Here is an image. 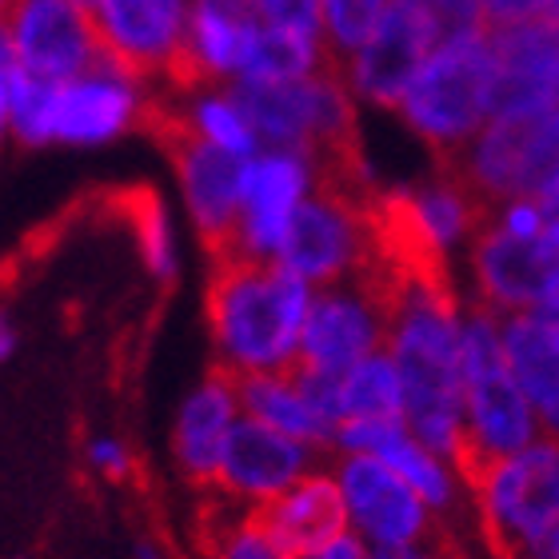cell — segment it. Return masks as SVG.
<instances>
[{"mask_svg": "<svg viewBox=\"0 0 559 559\" xmlns=\"http://www.w3.org/2000/svg\"><path fill=\"white\" fill-rule=\"evenodd\" d=\"M380 260V257H376ZM388 280V344L404 380V424L431 452L452 460L464 440V368H460V296L455 284L392 272Z\"/></svg>", "mask_w": 559, "mask_h": 559, "instance_id": "obj_1", "label": "cell"}, {"mask_svg": "<svg viewBox=\"0 0 559 559\" xmlns=\"http://www.w3.org/2000/svg\"><path fill=\"white\" fill-rule=\"evenodd\" d=\"M312 296V284L280 269L276 260L216 257V272L209 284L216 368H224L228 376L296 368Z\"/></svg>", "mask_w": 559, "mask_h": 559, "instance_id": "obj_2", "label": "cell"}, {"mask_svg": "<svg viewBox=\"0 0 559 559\" xmlns=\"http://www.w3.org/2000/svg\"><path fill=\"white\" fill-rule=\"evenodd\" d=\"M460 368H464V440L455 448L452 464L524 452L527 443L544 436L532 400L515 384L503 356L500 312L484 308L479 300L464 312Z\"/></svg>", "mask_w": 559, "mask_h": 559, "instance_id": "obj_3", "label": "cell"}, {"mask_svg": "<svg viewBox=\"0 0 559 559\" xmlns=\"http://www.w3.org/2000/svg\"><path fill=\"white\" fill-rule=\"evenodd\" d=\"M455 467L467 484L491 559L532 556L544 527L559 515V440L539 436L524 452L467 460Z\"/></svg>", "mask_w": 559, "mask_h": 559, "instance_id": "obj_4", "label": "cell"}, {"mask_svg": "<svg viewBox=\"0 0 559 559\" xmlns=\"http://www.w3.org/2000/svg\"><path fill=\"white\" fill-rule=\"evenodd\" d=\"M491 81L496 57L488 33L448 40L424 60L396 112L443 164L491 120Z\"/></svg>", "mask_w": 559, "mask_h": 559, "instance_id": "obj_5", "label": "cell"}, {"mask_svg": "<svg viewBox=\"0 0 559 559\" xmlns=\"http://www.w3.org/2000/svg\"><path fill=\"white\" fill-rule=\"evenodd\" d=\"M372 197L376 192H352L320 180V188L296 212L276 264L312 288L364 276L376 264Z\"/></svg>", "mask_w": 559, "mask_h": 559, "instance_id": "obj_6", "label": "cell"}, {"mask_svg": "<svg viewBox=\"0 0 559 559\" xmlns=\"http://www.w3.org/2000/svg\"><path fill=\"white\" fill-rule=\"evenodd\" d=\"M328 467L336 476L348 532H356L372 551L416 548L440 536L443 527H452L380 455H332Z\"/></svg>", "mask_w": 559, "mask_h": 559, "instance_id": "obj_7", "label": "cell"}, {"mask_svg": "<svg viewBox=\"0 0 559 559\" xmlns=\"http://www.w3.org/2000/svg\"><path fill=\"white\" fill-rule=\"evenodd\" d=\"M144 129L160 140L176 164L180 188H185V209L200 240L224 257L233 248L236 224H240V197H245V160L224 148H212L209 140L192 132L173 117V108L152 100V112Z\"/></svg>", "mask_w": 559, "mask_h": 559, "instance_id": "obj_8", "label": "cell"}, {"mask_svg": "<svg viewBox=\"0 0 559 559\" xmlns=\"http://www.w3.org/2000/svg\"><path fill=\"white\" fill-rule=\"evenodd\" d=\"M388 344V280L380 260L356 280L316 288L300 340V368L344 376Z\"/></svg>", "mask_w": 559, "mask_h": 559, "instance_id": "obj_9", "label": "cell"}, {"mask_svg": "<svg viewBox=\"0 0 559 559\" xmlns=\"http://www.w3.org/2000/svg\"><path fill=\"white\" fill-rule=\"evenodd\" d=\"M320 188V160L296 148H260L245 160V197L233 248L224 257L276 260L304 200Z\"/></svg>", "mask_w": 559, "mask_h": 559, "instance_id": "obj_10", "label": "cell"}, {"mask_svg": "<svg viewBox=\"0 0 559 559\" xmlns=\"http://www.w3.org/2000/svg\"><path fill=\"white\" fill-rule=\"evenodd\" d=\"M9 36L12 60L40 81H72L105 57L100 28L81 0H12L0 21Z\"/></svg>", "mask_w": 559, "mask_h": 559, "instance_id": "obj_11", "label": "cell"}, {"mask_svg": "<svg viewBox=\"0 0 559 559\" xmlns=\"http://www.w3.org/2000/svg\"><path fill=\"white\" fill-rule=\"evenodd\" d=\"M144 88L148 81H140L112 57H100L88 72L60 81L52 105V144L96 148L140 129L152 112V96Z\"/></svg>", "mask_w": 559, "mask_h": 559, "instance_id": "obj_12", "label": "cell"}, {"mask_svg": "<svg viewBox=\"0 0 559 559\" xmlns=\"http://www.w3.org/2000/svg\"><path fill=\"white\" fill-rule=\"evenodd\" d=\"M472 276L484 308L500 316L532 312L559 292V245L548 233L520 236L484 216L472 236Z\"/></svg>", "mask_w": 559, "mask_h": 559, "instance_id": "obj_13", "label": "cell"}, {"mask_svg": "<svg viewBox=\"0 0 559 559\" xmlns=\"http://www.w3.org/2000/svg\"><path fill=\"white\" fill-rule=\"evenodd\" d=\"M320 464H324V452H316L312 443L292 440L260 419L240 416L233 440L224 448L212 496H221L240 512H260L264 503H272L280 491H288L296 479H304Z\"/></svg>", "mask_w": 559, "mask_h": 559, "instance_id": "obj_14", "label": "cell"}, {"mask_svg": "<svg viewBox=\"0 0 559 559\" xmlns=\"http://www.w3.org/2000/svg\"><path fill=\"white\" fill-rule=\"evenodd\" d=\"M188 9L192 0H96L93 16L105 57L136 72L140 81L173 88L185 57Z\"/></svg>", "mask_w": 559, "mask_h": 559, "instance_id": "obj_15", "label": "cell"}, {"mask_svg": "<svg viewBox=\"0 0 559 559\" xmlns=\"http://www.w3.org/2000/svg\"><path fill=\"white\" fill-rule=\"evenodd\" d=\"M436 48H440V36L428 16L408 0H392L384 21L368 36V45L356 48L340 69H344V81L356 93V100H368L376 108H396Z\"/></svg>", "mask_w": 559, "mask_h": 559, "instance_id": "obj_16", "label": "cell"}, {"mask_svg": "<svg viewBox=\"0 0 559 559\" xmlns=\"http://www.w3.org/2000/svg\"><path fill=\"white\" fill-rule=\"evenodd\" d=\"M491 117L556 112L559 81V24L548 16L515 24H491Z\"/></svg>", "mask_w": 559, "mask_h": 559, "instance_id": "obj_17", "label": "cell"}, {"mask_svg": "<svg viewBox=\"0 0 559 559\" xmlns=\"http://www.w3.org/2000/svg\"><path fill=\"white\" fill-rule=\"evenodd\" d=\"M240 416H245V408H240L236 376H228L224 368L204 376L185 396L173 424V460H176V472L192 488L200 491L216 488L224 448L233 440V428L240 424Z\"/></svg>", "mask_w": 559, "mask_h": 559, "instance_id": "obj_18", "label": "cell"}, {"mask_svg": "<svg viewBox=\"0 0 559 559\" xmlns=\"http://www.w3.org/2000/svg\"><path fill=\"white\" fill-rule=\"evenodd\" d=\"M252 515L284 559H312L328 539L348 532L344 500H340L336 476L328 464L312 467L308 476L296 479L288 491H280L276 500Z\"/></svg>", "mask_w": 559, "mask_h": 559, "instance_id": "obj_19", "label": "cell"}, {"mask_svg": "<svg viewBox=\"0 0 559 559\" xmlns=\"http://www.w3.org/2000/svg\"><path fill=\"white\" fill-rule=\"evenodd\" d=\"M236 392H240V408H245L248 419H260V424L284 431L292 440L312 443L316 452L332 455L336 424L320 412V404L304 388L296 368H288V372L236 376Z\"/></svg>", "mask_w": 559, "mask_h": 559, "instance_id": "obj_20", "label": "cell"}, {"mask_svg": "<svg viewBox=\"0 0 559 559\" xmlns=\"http://www.w3.org/2000/svg\"><path fill=\"white\" fill-rule=\"evenodd\" d=\"M233 88L264 148H316V72L288 84L233 81Z\"/></svg>", "mask_w": 559, "mask_h": 559, "instance_id": "obj_21", "label": "cell"}, {"mask_svg": "<svg viewBox=\"0 0 559 559\" xmlns=\"http://www.w3.org/2000/svg\"><path fill=\"white\" fill-rule=\"evenodd\" d=\"M176 96H180V105H168L173 117L192 136L209 140L212 148L233 152L240 160H248V156H257L264 148L233 84H204V88H188V93Z\"/></svg>", "mask_w": 559, "mask_h": 559, "instance_id": "obj_22", "label": "cell"}, {"mask_svg": "<svg viewBox=\"0 0 559 559\" xmlns=\"http://www.w3.org/2000/svg\"><path fill=\"white\" fill-rule=\"evenodd\" d=\"M332 52H328L324 40L316 36L288 33V28H276V24H257L252 36H248L245 60H240V76L236 81L248 84H288L304 81L320 72L324 64H332Z\"/></svg>", "mask_w": 559, "mask_h": 559, "instance_id": "obj_23", "label": "cell"}, {"mask_svg": "<svg viewBox=\"0 0 559 559\" xmlns=\"http://www.w3.org/2000/svg\"><path fill=\"white\" fill-rule=\"evenodd\" d=\"M503 332V356L512 368L515 384L524 388V396L532 400L536 416L544 408H551L559 400V348L556 340L544 332L532 312H512L500 316Z\"/></svg>", "mask_w": 559, "mask_h": 559, "instance_id": "obj_24", "label": "cell"}, {"mask_svg": "<svg viewBox=\"0 0 559 559\" xmlns=\"http://www.w3.org/2000/svg\"><path fill=\"white\" fill-rule=\"evenodd\" d=\"M340 388V424L344 419H404V380L392 352L380 348L352 364L336 380Z\"/></svg>", "mask_w": 559, "mask_h": 559, "instance_id": "obj_25", "label": "cell"}, {"mask_svg": "<svg viewBox=\"0 0 559 559\" xmlns=\"http://www.w3.org/2000/svg\"><path fill=\"white\" fill-rule=\"evenodd\" d=\"M4 100H9V136L24 148L52 144V105L57 84L24 72L16 60L4 69Z\"/></svg>", "mask_w": 559, "mask_h": 559, "instance_id": "obj_26", "label": "cell"}, {"mask_svg": "<svg viewBox=\"0 0 559 559\" xmlns=\"http://www.w3.org/2000/svg\"><path fill=\"white\" fill-rule=\"evenodd\" d=\"M124 209L132 216V233H136L144 269L152 272V280L173 284L176 272H180V248H176V228L164 200L156 192H148V188H140V192H132L124 200Z\"/></svg>", "mask_w": 559, "mask_h": 559, "instance_id": "obj_27", "label": "cell"}, {"mask_svg": "<svg viewBox=\"0 0 559 559\" xmlns=\"http://www.w3.org/2000/svg\"><path fill=\"white\" fill-rule=\"evenodd\" d=\"M388 4H392V0H320L328 52L344 64L356 48L368 45V36L376 33V24L384 21Z\"/></svg>", "mask_w": 559, "mask_h": 559, "instance_id": "obj_28", "label": "cell"}, {"mask_svg": "<svg viewBox=\"0 0 559 559\" xmlns=\"http://www.w3.org/2000/svg\"><path fill=\"white\" fill-rule=\"evenodd\" d=\"M209 559H284L252 512H240L216 496V524L209 532Z\"/></svg>", "mask_w": 559, "mask_h": 559, "instance_id": "obj_29", "label": "cell"}, {"mask_svg": "<svg viewBox=\"0 0 559 559\" xmlns=\"http://www.w3.org/2000/svg\"><path fill=\"white\" fill-rule=\"evenodd\" d=\"M520 197H559V112L539 120L536 140L527 148L524 176H520Z\"/></svg>", "mask_w": 559, "mask_h": 559, "instance_id": "obj_30", "label": "cell"}, {"mask_svg": "<svg viewBox=\"0 0 559 559\" xmlns=\"http://www.w3.org/2000/svg\"><path fill=\"white\" fill-rule=\"evenodd\" d=\"M431 21L440 45L448 40H464V36H484L491 33V21L479 0H408Z\"/></svg>", "mask_w": 559, "mask_h": 559, "instance_id": "obj_31", "label": "cell"}, {"mask_svg": "<svg viewBox=\"0 0 559 559\" xmlns=\"http://www.w3.org/2000/svg\"><path fill=\"white\" fill-rule=\"evenodd\" d=\"M260 24H276V28H288V33L316 36L324 40V12H320V0H252Z\"/></svg>", "mask_w": 559, "mask_h": 559, "instance_id": "obj_32", "label": "cell"}, {"mask_svg": "<svg viewBox=\"0 0 559 559\" xmlns=\"http://www.w3.org/2000/svg\"><path fill=\"white\" fill-rule=\"evenodd\" d=\"M84 464L93 467V476L108 479V484H120V479H129L136 472V455L132 448L120 436H93V440L84 443Z\"/></svg>", "mask_w": 559, "mask_h": 559, "instance_id": "obj_33", "label": "cell"}, {"mask_svg": "<svg viewBox=\"0 0 559 559\" xmlns=\"http://www.w3.org/2000/svg\"><path fill=\"white\" fill-rule=\"evenodd\" d=\"M376 559H467L460 539H455V527H443L440 536L428 539V544H416V548H400V551H376Z\"/></svg>", "mask_w": 559, "mask_h": 559, "instance_id": "obj_34", "label": "cell"}, {"mask_svg": "<svg viewBox=\"0 0 559 559\" xmlns=\"http://www.w3.org/2000/svg\"><path fill=\"white\" fill-rule=\"evenodd\" d=\"M491 24H515L544 16V0H479Z\"/></svg>", "mask_w": 559, "mask_h": 559, "instance_id": "obj_35", "label": "cell"}, {"mask_svg": "<svg viewBox=\"0 0 559 559\" xmlns=\"http://www.w3.org/2000/svg\"><path fill=\"white\" fill-rule=\"evenodd\" d=\"M312 559H376V551L364 544L356 532H340V536H332L324 544V548L316 551Z\"/></svg>", "mask_w": 559, "mask_h": 559, "instance_id": "obj_36", "label": "cell"}, {"mask_svg": "<svg viewBox=\"0 0 559 559\" xmlns=\"http://www.w3.org/2000/svg\"><path fill=\"white\" fill-rule=\"evenodd\" d=\"M16 348H21V328H16V320L0 308V364H9L12 356H16Z\"/></svg>", "mask_w": 559, "mask_h": 559, "instance_id": "obj_37", "label": "cell"}, {"mask_svg": "<svg viewBox=\"0 0 559 559\" xmlns=\"http://www.w3.org/2000/svg\"><path fill=\"white\" fill-rule=\"evenodd\" d=\"M532 316L544 324V332L556 340V348H559V292H556V296H548L544 304H536V308H532Z\"/></svg>", "mask_w": 559, "mask_h": 559, "instance_id": "obj_38", "label": "cell"}, {"mask_svg": "<svg viewBox=\"0 0 559 559\" xmlns=\"http://www.w3.org/2000/svg\"><path fill=\"white\" fill-rule=\"evenodd\" d=\"M136 559H168V551H164L160 539H136Z\"/></svg>", "mask_w": 559, "mask_h": 559, "instance_id": "obj_39", "label": "cell"}, {"mask_svg": "<svg viewBox=\"0 0 559 559\" xmlns=\"http://www.w3.org/2000/svg\"><path fill=\"white\" fill-rule=\"evenodd\" d=\"M9 69V64H4ZM4 69H0V140L9 136V100H4Z\"/></svg>", "mask_w": 559, "mask_h": 559, "instance_id": "obj_40", "label": "cell"}, {"mask_svg": "<svg viewBox=\"0 0 559 559\" xmlns=\"http://www.w3.org/2000/svg\"><path fill=\"white\" fill-rule=\"evenodd\" d=\"M4 64H12V48H9V36H4V28H0V69Z\"/></svg>", "mask_w": 559, "mask_h": 559, "instance_id": "obj_41", "label": "cell"}, {"mask_svg": "<svg viewBox=\"0 0 559 559\" xmlns=\"http://www.w3.org/2000/svg\"><path fill=\"white\" fill-rule=\"evenodd\" d=\"M544 16L559 24V0H544Z\"/></svg>", "mask_w": 559, "mask_h": 559, "instance_id": "obj_42", "label": "cell"}, {"mask_svg": "<svg viewBox=\"0 0 559 559\" xmlns=\"http://www.w3.org/2000/svg\"><path fill=\"white\" fill-rule=\"evenodd\" d=\"M9 9H12V0H0V21L9 16Z\"/></svg>", "mask_w": 559, "mask_h": 559, "instance_id": "obj_43", "label": "cell"}, {"mask_svg": "<svg viewBox=\"0 0 559 559\" xmlns=\"http://www.w3.org/2000/svg\"><path fill=\"white\" fill-rule=\"evenodd\" d=\"M81 4H88V9H93V4H96V0H81Z\"/></svg>", "mask_w": 559, "mask_h": 559, "instance_id": "obj_44", "label": "cell"}, {"mask_svg": "<svg viewBox=\"0 0 559 559\" xmlns=\"http://www.w3.org/2000/svg\"><path fill=\"white\" fill-rule=\"evenodd\" d=\"M524 559H539V556H524Z\"/></svg>", "mask_w": 559, "mask_h": 559, "instance_id": "obj_45", "label": "cell"}]
</instances>
